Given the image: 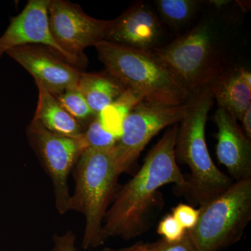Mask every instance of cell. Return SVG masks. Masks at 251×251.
Wrapping results in <instances>:
<instances>
[{"label":"cell","mask_w":251,"mask_h":251,"mask_svg":"<svg viewBox=\"0 0 251 251\" xmlns=\"http://www.w3.org/2000/svg\"><path fill=\"white\" fill-rule=\"evenodd\" d=\"M179 123L170 126L147 157L137 174L117 193L103 221L102 240L120 237L133 239L150 227V216L156 204L158 190L173 184L184 192L187 188L175 157Z\"/></svg>","instance_id":"6da1fadb"},{"label":"cell","mask_w":251,"mask_h":251,"mask_svg":"<svg viewBox=\"0 0 251 251\" xmlns=\"http://www.w3.org/2000/svg\"><path fill=\"white\" fill-rule=\"evenodd\" d=\"M94 47L107 73L143 100L176 106L192 98V94L152 51L105 40Z\"/></svg>","instance_id":"7a4b0ae2"},{"label":"cell","mask_w":251,"mask_h":251,"mask_svg":"<svg viewBox=\"0 0 251 251\" xmlns=\"http://www.w3.org/2000/svg\"><path fill=\"white\" fill-rule=\"evenodd\" d=\"M213 103L212 94L207 89L193 96L187 112L179 123L175 145L176 162L186 164L191 171L184 193L190 202L200 206L233 183L214 164L206 146V120Z\"/></svg>","instance_id":"3957f363"},{"label":"cell","mask_w":251,"mask_h":251,"mask_svg":"<svg viewBox=\"0 0 251 251\" xmlns=\"http://www.w3.org/2000/svg\"><path fill=\"white\" fill-rule=\"evenodd\" d=\"M112 148L87 149L81 153L76 163L75 191L71 195L69 210L80 212L85 216L82 242L84 249L103 244V221L120 175Z\"/></svg>","instance_id":"277c9868"},{"label":"cell","mask_w":251,"mask_h":251,"mask_svg":"<svg viewBox=\"0 0 251 251\" xmlns=\"http://www.w3.org/2000/svg\"><path fill=\"white\" fill-rule=\"evenodd\" d=\"M194 228L187 231L199 251H221L242 239L251 219V179L236 181L200 206Z\"/></svg>","instance_id":"5b68a950"},{"label":"cell","mask_w":251,"mask_h":251,"mask_svg":"<svg viewBox=\"0 0 251 251\" xmlns=\"http://www.w3.org/2000/svg\"><path fill=\"white\" fill-rule=\"evenodd\" d=\"M192 95L207 88L224 71L206 23L161 48L151 50Z\"/></svg>","instance_id":"8992f818"},{"label":"cell","mask_w":251,"mask_h":251,"mask_svg":"<svg viewBox=\"0 0 251 251\" xmlns=\"http://www.w3.org/2000/svg\"><path fill=\"white\" fill-rule=\"evenodd\" d=\"M188 106L189 100L176 106L141 100L124 120L121 135L112 148L120 175L134 164L155 135L163 128L179 123Z\"/></svg>","instance_id":"52a82bcc"},{"label":"cell","mask_w":251,"mask_h":251,"mask_svg":"<svg viewBox=\"0 0 251 251\" xmlns=\"http://www.w3.org/2000/svg\"><path fill=\"white\" fill-rule=\"evenodd\" d=\"M27 133L52 180L56 208L59 214H65L69 211L71 200L68 178L81 153L87 150L82 133L75 138L55 134L34 118Z\"/></svg>","instance_id":"ba28073f"},{"label":"cell","mask_w":251,"mask_h":251,"mask_svg":"<svg viewBox=\"0 0 251 251\" xmlns=\"http://www.w3.org/2000/svg\"><path fill=\"white\" fill-rule=\"evenodd\" d=\"M49 19L54 40L80 64L85 60L84 50L105 40L113 22L91 17L80 6L64 0H50Z\"/></svg>","instance_id":"9c48e42d"},{"label":"cell","mask_w":251,"mask_h":251,"mask_svg":"<svg viewBox=\"0 0 251 251\" xmlns=\"http://www.w3.org/2000/svg\"><path fill=\"white\" fill-rule=\"evenodd\" d=\"M50 0H30L23 11L11 19L0 37V55L19 46L43 45L74 66L80 63L68 54L54 40L50 28L49 6Z\"/></svg>","instance_id":"30bf717a"},{"label":"cell","mask_w":251,"mask_h":251,"mask_svg":"<svg viewBox=\"0 0 251 251\" xmlns=\"http://www.w3.org/2000/svg\"><path fill=\"white\" fill-rule=\"evenodd\" d=\"M6 53L21 64L54 97L78 85L82 72L53 53L36 45L14 48Z\"/></svg>","instance_id":"8fae6325"},{"label":"cell","mask_w":251,"mask_h":251,"mask_svg":"<svg viewBox=\"0 0 251 251\" xmlns=\"http://www.w3.org/2000/svg\"><path fill=\"white\" fill-rule=\"evenodd\" d=\"M161 34V25L156 14L141 1L113 20L105 41L132 49L151 50Z\"/></svg>","instance_id":"7c38bea8"},{"label":"cell","mask_w":251,"mask_h":251,"mask_svg":"<svg viewBox=\"0 0 251 251\" xmlns=\"http://www.w3.org/2000/svg\"><path fill=\"white\" fill-rule=\"evenodd\" d=\"M217 126L216 156L236 181L251 179V143L233 117L219 108L214 115Z\"/></svg>","instance_id":"4fadbf2b"},{"label":"cell","mask_w":251,"mask_h":251,"mask_svg":"<svg viewBox=\"0 0 251 251\" xmlns=\"http://www.w3.org/2000/svg\"><path fill=\"white\" fill-rule=\"evenodd\" d=\"M219 108L241 121L251 105V74L244 68L223 71L207 87Z\"/></svg>","instance_id":"5bb4252c"},{"label":"cell","mask_w":251,"mask_h":251,"mask_svg":"<svg viewBox=\"0 0 251 251\" xmlns=\"http://www.w3.org/2000/svg\"><path fill=\"white\" fill-rule=\"evenodd\" d=\"M39 90V100L34 119L52 132L64 136H78L82 133L78 121L64 110L57 99L36 82Z\"/></svg>","instance_id":"9a60e30c"},{"label":"cell","mask_w":251,"mask_h":251,"mask_svg":"<svg viewBox=\"0 0 251 251\" xmlns=\"http://www.w3.org/2000/svg\"><path fill=\"white\" fill-rule=\"evenodd\" d=\"M77 87L97 116L126 90L121 82L108 73L107 74L82 73Z\"/></svg>","instance_id":"2e32d148"},{"label":"cell","mask_w":251,"mask_h":251,"mask_svg":"<svg viewBox=\"0 0 251 251\" xmlns=\"http://www.w3.org/2000/svg\"><path fill=\"white\" fill-rule=\"evenodd\" d=\"M143 100L133 91L127 89L113 103L97 115L105 130L120 138L124 120L130 111Z\"/></svg>","instance_id":"e0dca14e"},{"label":"cell","mask_w":251,"mask_h":251,"mask_svg":"<svg viewBox=\"0 0 251 251\" xmlns=\"http://www.w3.org/2000/svg\"><path fill=\"white\" fill-rule=\"evenodd\" d=\"M158 11L170 26L179 29L191 19L196 11L198 1L194 0H158Z\"/></svg>","instance_id":"ac0fdd59"},{"label":"cell","mask_w":251,"mask_h":251,"mask_svg":"<svg viewBox=\"0 0 251 251\" xmlns=\"http://www.w3.org/2000/svg\"><path fill=\"white\" fill-rule=\"evenodd\" d=\"M54 97L64 110L77 121L97 116L91 110L78 87L69 89Z\"/></svg>","instance_id":"d6986e66"},{"label":"cell","mask_w":251,"mask_h":251,"mask_svg":"<svg viewBox=\"0 0 251 251\" xmlns=\"http://www.w3.org/2000/svg\"><path fill=\"white\" fill-rule=\"evenodd\" d=\"M82 138L87 150H107L112 148L119 139L117 135L112 134L103 128L97 116L94 121L91 122L86 131L82 132Z\"/></svg>","instance_id":"ffe728a7"},{"label":"cell","mask_w":251,"mask_h":251,"mask_svg":"<svg viewBox=\"0 0 251 251\" xmlns=\"http://www.w3.org/2000/svg\"><path fill=\"white\" fill-rule=\"evenodd\" d=\"M145 251H199L187 231L178 242H171L161 239L157 242L145 243Z\"/></svg>","instance_id":"44dd1931"},{"label":"cell","mask_w":251,"mask_h":251,"mask_svg":"<svg viewBox=\"0 0 251 251\" xmlns=\"http://www.w3.org/2000/svg\"><path fill=\"white\" fill-rule=\"evenodd\" d=\"M157 232L168 242H175L181 240L186 233V230L183 228L174 216L168 214L158 224Z\"/></svg>","instance_id":"7402d4cb"},{"label":"cell","mask_w":251,"mask_h":251,"mask_svg":"<svg viewBox=\"0 0 251 251\" xmlns=\"http://www.w3.org/2000/svg\"><path fill=\"white\" fill-rule=\"evenodd\" d=\"M172 215L174 216L183 228L186 231H189L194 228L197 224L200 210L199 209H195L188 204L181 203L173 209Z\"/></svg>","instance_id":"603a6c76"},{"label":"cell","mask_w":251,"mask_h":251,"mask_svg":"<svg viewBox=\"0 0 251 251\" xmlns=\"http://www.w3.org/2000/svg\"><path fill=\"white\" fill-rule=\"evenodd\" d=\"M56 251H76L75 248V237L69 232L64 237L55 239Z\"/></svg>","instance_id":"cb8c5ba5"},{"label":"cell","mask_w":251,"mask_h":251,"mask_svg":"<svg viewBox=\"0 0 251 251\" xmlns=\"http://www.w3.org/2000/svg\"><path fill=\"white\" fill-rule=\"evenodd\" d=\"M241 122L242 123L243 132L248 139H251V105L244 112Z\"/></svg>","instance_id":"d4e9b609"},{"label":"cell","mask_w":251,"mask_h":251,"mask_svg":"<svg viewBox=\"0 0 251 251\" xmlns=\"http://www.w3.org/2000/svg\"><path fill=\"white\" fill-rule=\"evenodd\" d=\"M103 251H145V243L137 242L131 247L123 248V249H118V250L105 248Z\"/></svg>","instance_id":"484cf974"}]
</instances>
